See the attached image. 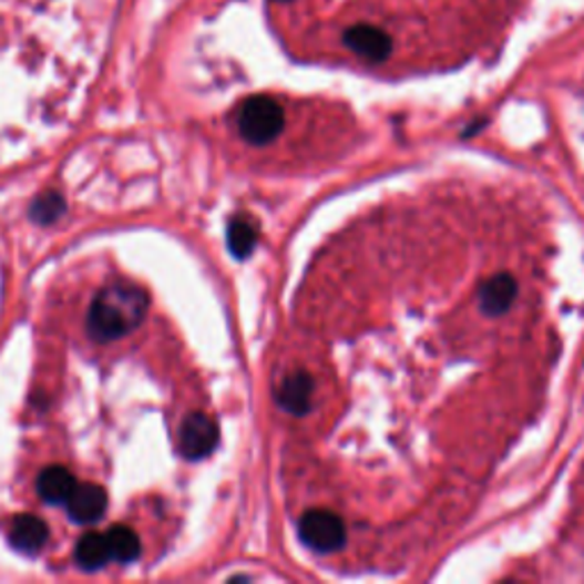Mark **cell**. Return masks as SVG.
<instances>
[{
  "label": "cell",
  "instance_id": "ba28073f",
  "mask_svg": "<svg viewBox=\"0 0 584 584\" xmlns=\"http://www.w3.org/2000/svg\"><path fill=\"white\" fill-rule=\"evenodd\" d=\"M516 293H519V286L510 275H498L484 284L480 293V306L491 318L502 316L504 310H510V306L514 304Z\"/></svg>",
  "mask_w": 584,
  "mask_h": 584
},
{
  "label": "cell",
  "instance_id": "3957f363",
  "mask_svg": "<svg viewBox=\"0 0 584 584\" xmlns=\"http://www.w3.org/2000/svg\"><path fill=\"white\" fill-rule=\"evenodd\" d=\"M299 536L310 551L316 553H334L345 546V523L340 516L331 512H306L299 521Z\"/></svg>",
  "mask_w": 584,
  "mask_h": 584
},
{
  "label": "cell",
  "instance_id": "5b68a950",
  "mask_svg": "<svg viewBox=\"0 0 584 584\" xmlns=\"http://www.w3.org/2000/svg\"><path fill=\"white\" fill-rule=\"evenodd\" d=\"M66 510L75 523L92 525L107 510V493L99 484H75L66 500Z\"/></svg>",
  "mask_w": 584,
  "mask_h": 584
},
{
  "label": "cell",
  "instance_id": "7a4b0ae2",
  "mask_svg": "<svg viewBox=\"0 0 584 584\" xmlns=\"http://www.w3.org/2000/svg\"><path fill=\"white\" fill-rule=\"evenodd\" d=\"M286 114L279 101L269 96H252L238 112L240 135L256 146L275 142L284 131Z\"/></svg>",
  "mask_w": 584,
  "mask_h": 584
},
{
  "label": "cell",
  "instance_id": "6da1fadb",
  "mask_svg": "<svg viewBox=\"0 0 584 584\" xmlns=\"http://www.w3.org/2000/svg\"><path fill=\"white\" fill-rule=\"evenodd\" d=\"M148 310V297L131 284H114L103 288L90 308L88 329L94 340L112 342L135 331Z\"/></svg>",
  "mask_w": 584,
  "mask_h": 584
},
{
  "label": "cell",
  "instance_id": "8992f818",
  "mask_svg": "<svg viewBox=\"0 0 584 584\" xmlns=\"http://www.w3.org/2000/svg\"><path fill=\"white\" fill-rule=\"evenodd\" d=\"M342 42L349 51L370 62H383L391 55V39L386 32L372 25H355L342 34Z\"/></svg>",
  "mask_w": 584,
  "mask_h": 584
},
{
  "label": "cell",
  "instance_id": "30bf717a",
  "mask_svg": "<svg viewBox=\"0 0 584 584\" xmlns=\"http://www.w3.org/2000/svg\"><path fill=\"white\" fill-rule=\"evenodd\" d=\"M75 489V480L71 471H66L64 465H49L42 471L37 480V491L47 502H66L71 491Z\"/></svg>",
  "mask_w": 584,
  "mask_h": 584
},
{
  "label": "cell",
  "instance_id": "4fadbf2b",
  "mask_svg": "<svg viewBox=\"0 0 584 584\" xmlns=\"http://www.w3.org/2000/svg\"><path fill=\"white\" fill-rule=\"evenodd\" d=\"M258 240V233L256 226L245 219V217H236L228 226V249L236 258H247Z\"/></svg>",
  "mask_w": 584,
  "mask_h": 584
},
{
  "label": "cell",
  "instance_id": "7c38bea8",
  "mask_svg": "<svg viewBox=\"0 0 584 584\" xmlns=\"http://www.w3.org/2000/svg\"><path fill=\"white\" fill-rule=\"evenodd\" d=\"M105 536H107V546H110L112 560L122 562V564H131L140 557L142 543H140V536L131 527L114 525Z\"/></svg>",
  "mask_w": 584,
  "mask_h": 584
},
{
  "label": "cell",
  "instance_id": "8fae6325",
  "mask_svg": "<svg viewBox=\"0 0 584 584\" xmlns=\"http://www.w3.org/2000/svg\"><path fill=\"white\" fill-rule=\"evenodd\" d=\"M110 546L107 536L99 532H88L75 546V562L78 566H83L85 571H99L110 562Z\"/></svg>",
  "mask_w": 584,
  "mask_h": 584
},
{
  "label": "cell",
  "instance_id": "9a60e30c",
  "mask_svg": "<svg viewBox=\"0 0 584 584\" xmlns=\"http://www.w3.org/2000/svg\"><path fill=\"white\" fill-rule=\"evenodd\" d=\"M279 3H284V0H279Z\"/></svg>",
  "mask_w": 584,
  "mask_h": 584
},
{
  "label": "cell",
  "instance_id": "5bb4252c",
  "mask_svg": "<svg viewBox=\"0 0 584 584\" xmlns=\"http://www.w3.org/2000/svg\"><path fill=\"white\" fill-rule=\"evenodd\" d=\"M64 211L62 199L58 194H44V197H39L32 206V217L39 222H53L58 219V215Z\"/></svg>",
  "mask_w": 584,
  "mask_h": 584
},
{
  "label": "cell",
  "instance_id": "9c48e42d",
  "mask_svg": "<svg viewBox=\"0 0 584 584\" xmlns=\"http://www.w3.org/2000/svg\"><path fill=\"white\" fill-rule=\"evenodd\" d=\"M10 539L14 543V549H19L21 553H39L49 541V527L42 519L23 514V516L14 519L12 530H10Z\"/></svg>",
  "mask_w": 584,
  "mask_h": 584
},
{
  "label": "cell",
  "instance_id": "52a82bcc",
  "mask_svg": "<svg viewBox=\"0 0 584 584\" xmlns=\"http://www.w3.org/2000/svg\"><path fill=\"white\" fill-rule=\"evenodd\" d=\"M314 388L316 383L314 379H310V375L304 370H297L281 381L277 400L288 413L304 416L310 407V398H314Z\"/></svg>",
  "mask_w": 584,
  "mask_h": 584
},
{
  "label": "cell",
  "instance_id": "277c9868",
  "mask_svg": "<svg viewBox=\"0 0 584 584\" xmlns=\"http://www.w3.org/2000/svg\"><path fill=\"white\" fill-rule=\"evenodd\" d=\"M181 452L187 459L208 457L219 439L217 424L204 413H189L181 424Z\"/></svg>",
  "mask_w": 584,
  "mask_h": 584
}]
</instances>
